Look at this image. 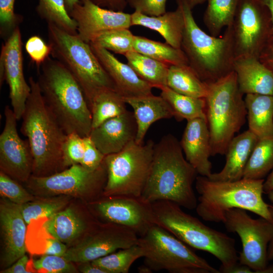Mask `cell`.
Listing matches in <instances>:
<instances>
[{"label":"cell","instance_id":"cell-1","mask_svg":"<svg viewBox=\"0 0 273 273\" xmlns=\"http://www.w3.org/2000/svg\"><path fill=\"white\" fill-rule=\"evenodd\" d=\"M198 175L184 157L179 141L168 134L155 144L151 167L142 197L151 203L166 200L188 209H195L198 201L193 184Z\"/></svg>","mask_w":273,"mask_h":273},{"label":"cell","instance_id":"cell-2","mask_svg":"<svg viewBox=\"0 0 273 273\" xmlns=\"http://www.w3.org/2000/svg\"><path fill=\"white\" fill-rule=\"evenodd\" d=\"M37 70L36 80L45 104L64 132L89 136L92 129L90 110L74 76L50 56Z\"/></svg>","mask_w":273,"mask_h":273},{"label":"cell","instance_id":"cell-3","mask_svg":"<svg viewBox=\"0 0 273 273\" xmlns=\"http://www.w3.org/2000/svg\"><path fill=\"white\" fill-rule=\"evenodd\" d=\"M31 92L22 115L21 133L33 158L32 175L44 176L64 169L62 148L67 134L45 104L37 80L29 77Z\"/></svg>","mask_w":273,"mask_h":273},{"label":"cell","instance_id":"cell-4","mask_svg":"<svg viewBox=\"0 0 273 273\" xmlns=\"http://www.w3.org/2000/svg\"><path fill=\"white\" fill-rule=\"evenodd\" d=\"M264 180L242 178L235 181H217L199 175L195 180L199 194L196 212L205 221L223 222L228 211L240 208L272 222L270 205L262 197Z\"/></svg>","mask_w":273,"mask_h":273},{"label":"cell","instance_id":"cell-5","mask_svg":"<svg viewBox=\"0 0 273 273\" xmlns=\"http://www.w3.org/2000/svg\"><path fill=\"white\" fill-rule=\"evenodd\" d=\"M152 205L156 224L189 247L215 257L221 263L220 272L225 273L239 262L234 238L205 225L174 202L161 200Z\"/></svg>","mask_w":273,"mask_h":273},{"label":"cell","instance_id":"cell-6","mask_svg":"<svg viewBox=\"0 0 273 273\" xmlns=\"http://www.w3.org/2000/svg\"><path fill=\"white\" fill-rule=\"evenodd\" d=\"M176 2L185 20L181 49L188 65L206 83L214 82L233 71L235 57L230 28L226 27L220 37L208 34L197 24L192 9L186 1Z\"/></svg>","mask_w":273,"mask_h":273},{"label":"cell","instance_id":"cell-7","mask_svg":"<svg viewBox=\"0 0 273 273\" xmlns=\"http://www.w3.org/2000/svg\"><path fill=\"white\" fill-rule=\"evenodd\" d=\"M207 84L205 99L211 155H225L235 133L246 121L247 111L244 95L239 89L234 71Z\"/></svg>","mask_w":273,"mask_h":273},{"label":"cell","instance_id":"cell-8","mask_svg":"<svg viewBox=\"0 0 273 273\" xmlns=\"http://www.w3.org/2000/svg\"><path fill=\"white\" fill-rule=\"evenodd\" d=\"M51 55L63 64L81 86L88 104L94 96L104 89L115 86L89 43L77 34H71L56 25L48 23Z\"/></svg>","mask_w":273,"mask_h":273},{"label":"cell","instance_id":"cell-9","mask_svg":"<svg viewBox=\"0 0 273 273\" xmlns=\"http://www.w3.org/2000/svg\"><path fill=\"white\" fill-rule=\"evenodd\" d=\"M138 244L144 251V264L153 272L220 273L190 247L157 224L139 237Z\"/></svg>","mask_w":273,"mask_h":273},{"label":"cell","instance_id":"cell-10","mask_svg":"<svg viewBox=\"0 0 273 273\" xmlns=\"http://www.w3.org/2000/svg\"><path fill=\"white\" fill-rule=\"evenodd\" d=\"M155 144L131 142L120 152L105 156L107 179L103 194L141 197L151 167Z\"/></svg>","mask_w":273,"mask_h":273},{"label":"cell","instance_id":"cell-11","mask_svg":"<svg viewBox=\"0 0 273 273\" xmlns=\"http://www.w3.org/2000/svg\"><path fill=\"white\" fill-rule=\"evenodd\" d=\"M107 179L104 160L95 170H88L79 164L48 176L32 175L27 180L28 188L39 195H65L97 200L103 194Z\"/></svg>","mask_w":273,"mask_h":273},{"label":"cell","instance_id":"cell-12","mask_svg":"<svg viewBox=\"0 0 273 273\" xmlns=\"http://www.w3.org/2000/svg\"><path fill=\"white\" fill-rule=\"evenodd\" d=\"M230 29L235 59L259 58L272 34L270 15L260 0H240Z\"/></svg>","mask_w":273,"mask_h":273},{"label":"cell","instance_id":"cell-13","mask_svg":"<svg viewBox=\"0 0 273 273\" xmlns=\"http://www.w3.org/2000/svg\"><path fill=\"white\" fill-rule=\"evenodd\" d=\"M229 232L239 236L242 249L239 262L254 273H262L268 265L267 250L273 238V223L262 217L252 218L247 211L234 208L228 211L223 222Z\"/></svg>","mask_w":273,"mask_h":273},{"label":"cell","instance_id":"cell-14","mask_svg":"<svg viewBox=\"0 0 273 273\" xmlns=\"http://www.w3.org/2000/svg\"><path fill=\"white\" fill-rule=\"evenodd\" d=\"M139 237L132 230L121 225L96 223L79 243L67 249L63 257L72 263L91 262L138 244Z\"/></svg>","mask_w":273,"mask_h":273},{"label":"cell","instance_id":"cell-15","mask_svg":"<svg viewBox=\"0 0 273 273\" xmlns=\"http://www.w3.org/2000/svg\"><path fill=\"white\" fill-rule=\"evenodd\" d=\"M89 205L95 215L105 222L130 228L139 237L156 224L152 203L142 196L103 195Z\"/></svg>","mask_w":273,"mask_h":273},{"label":"cell","instance_id":"cell-16","mask_svg":"<svg viewBox=\"0 0 273 273\" xmlns=\"http://www.w3.org/2000/svg\"><path fill=\"white\" fill-rule=\"evenodd\" d=\"M9 86L12 109L18 120L22 118L31 92L23 71L22 35L17 27L2 44L0 56V85Z\"/></svg>","mask_w":273,"mask_h":273},{"label":"cell","instance_id":"cell-17","mask_svg":"<svg viewBox=\"0 0 273 273\" xmlns=\"http://www.w3.org/2000/svg\"><path fill=\"white\" fill-rule=\"evenodd\" d=\"M5 121L0 135L1 171L14 179L27 182L33 174V158L28 140L17 131V119L12 109L6 106Z\"/></svg>","mask_w":273,"mask_h":273},{"label":"cell","instance_id":"cell-18","mask_svg":"<svg viewBox=\"0 0 273 273\" xmlns=\"http://www.w3.org/2000/svg\"><path fill=\"white\" fill-rule=\"evenodd\" d=\"M79 1L69 14L77 24L78 35L87 43L103 32L131 26L130 14L101 7L91 0Z\"/></svg>","mask_w":273,"mask_h":273},{"label":"cell","instance_id":"cell-19","mask_svg":"<svg viewBox=\"0 0 273 273\" xmlns=\"http://www.w3.org/2000/svg\"><path fill=\"white\" fill-rule=\"evenodd\" d=\"M27 223L20 205L3 198L0 203L1 262L4 269L25 255Z\"/></svg>","mask_w":273,"mask_h":273},{"label":"cell","instance_id":"cell-20","mask_svg":"<svg viewBox=\"0 0 273 273\" xmlns=\"http://www.w3.org/2000/svg\"><path fill=\"white\" fill-rule=\"evenodd\" d=\"M137 124L133 113L126 110L92 128L89 136L105 155L118 153L135 141Z\"/></svg>","mask_w":273,"mask_h":273},{"label":"cell","instance_id":"cell-21","mask_svg":"<svg viewBox=\"0 0 273 273\" xmlns=\"http://www.w3.org/2000/svg\"><path fill=\"white\" fill-rule=\"evenodd\" d=\"M89 43L112 80L116 91L123 98L152 94L151 85L142 79L127 63L120 61L111 52L94 43Z\"/></svg>","mask_w":273,"mask_h":273},{"label":"cell","instance_id":"cell-22","mask_svg":"<svg viewBox=\"0 0 273 273\" xmlns=\"http://www.w3.org/2000/svg\"><path fill=\"white\" fill-rule=\"evenodd\" d=\"M180 146L186 160L200 175L209 177L212 172L210 134L207 120L196 118L188 120Z\"/></svg>","mask_w":273,"mask_h":273},{"label":"cell","instance_id":"cell-23","mask_svg":"<svg viewBox=\"0 0 273 273\" xmlns=\"http://www.w3.org/2000/svg\"><path fill=\"white\" fill-rule=\"evenodd\" d=\"M258 138L248 129L234 136L225 153L223 168L208 177L217 181H235L243 178L244 172Z\"/></svg>","mask_w":273,"mask_h":273},{"label":"cell","instance_id":"cell-24","mask_svg":"<svg viewBox=\"0 0 273 273\" xmlns=\"http://www.w3.org/2000/svg\"><path fill=\"white\" fill-rule=\"evenodd\" d=\"M233 69L239 89L243 95H273V73L259 59H235Z\"/></svg>","mask_w":273,"mask_h":273},{"label":"cell","instance_id":"cell-25","mask_svg":"<svg viewBox=\"0 0 273 273\" xmlns=\"http://www.w3.org/2000/svg\"><path fill=\"white\" fill-rule=\"evenodd\" d=\"M123 99L133 110L138 128L135 142L138 144H143L147 132L153 123L160 119L174 117L170 105L161 96H156L152 94Z\"/></svg>","mask_w":273,"mask_h":273},{"label":"cell","instance_id":"cell-26","mask_svg":"<svg viewBox=\"0 0 273 273\" xmlns=\"http://www.w3.org/2000/svg\"><path fill=\"white\" fill-rule=\"evenodd\" d=\"M131 26H142L158 32L171 46L181 49L185 20L181 8L156 16H148L134 11L131 14Z\"/></svg>","mask_w":273,"mask_h":273},{"label":"cell","instance_id":"cell-27","mask_svg":"<svg viewBox=\"0 0 273 273\" xmlns=\"http://www.w3.org/2000/svg\"><path fill=\"white\" fill-rule=\"evenodd\" d=\"M96 223L83 218L73 209L67 208L47 218L43 227L49 234L65 244L86 234Z\"/></svg>","mask_w":273,"mask_h":273},{"label":"cell","instance_id":"cell-28","mask_svg":"<svg viewBox=\"0 0 273 273\" xmlns=\"http://www.w3.org/2000/svg\"><path fill=\"white\" fill-rule=\"evenodd\" d=\"M249 130L258 139L273 136V95L246 94Z\"/></svg>","mask_w":273,"mask_h":273},{"label":"cell","instance_id":"cell-29","mask_svg":"<svg viewBox=\"0 0 273 273\" xmlns=\"http://www.w3.org/2000/svg\"><path fill=\"white\" fill-rule=\"evenodd\" d=\"M167 86L177 93L198 98L205 99L208 92L207 83L189 65L170 66Z\"/></svg>","mask_w":273,"mask_h":273},{"label":"cell","instance_id":"cell-30","mask_svg":"<svg viewBox=\"0 0 273 273\" xmlns=\"http://www.w3.org/2000/svg\"><path fill=\"white\" fill-rule=\"evenodd\" d=\"M126 104L123 97L115 89H104L98 92L88 103L92 128L125 112Z\"/></svg>","mask_w":273,"mask_h":273},{"label":"cell","instance_id":"cell-31","mask_svg":"<svg viewBox=\"0 0 273 273\" xmlns=\"http://www.w3.org/2000/svg\"><path fill=\"white\" fill-rule=\"evenodd\" d=\"M124 56L127 63L153 88L161 89L167 86L169 66L135 51L128 52Z\"/></svg>","mask_w":273,"mask_h":273},{"label":"cell","instance_id":"cell-32","mask_svg":"<svg viewBox=\"0 0 273 273\" xmlns=\"http://www.w3.org/2000/svg\"><path fill=\"white\" fill-rule=\"evenodd\" d=\"M134 51L141 53L169 66L188 65L187 58L181 49L169 44L150 39L145 37L134 35L133 43Z\"/></svg>","mask_w":273,"mask_h":273},{"label":"cell","instance_id":"cell-33","mask_svg":"<svg viewBox=\"0 0 273 273\" xmlns=\"http://www.w3.org/2000/svg\"><path fill=\"white\" fill-rule=\"evenodd\" d=\"M161 96L169 104L177 121L196 118L206 119L204 98L192 97L177 93L165 86L160 89ZM207 120V119H206Z\"/></svg>","mask_w":273,"mask_h":273},{"label":"cell","instance_id":"cell-34","mask_svg":"<svg viewBox=\"0 0 273 273\" xmlns=\"http://www.w3.org/2000/svg\"><path fill=\"white\" fill-rule=\"evenodd\" d=\"M273 168V136L258 139L243 178L264 179Z\"/></svg>","mask_w":273,"mask_h":273},{"label":"cell","instance_id":"cell-35","mask_svg":"<svg viewBox=\"0 0 273 273\" xmlns=\"http://www.w3.org/2000/svg\"><path fill=\"white\" fill-rule=\"evenodd\" d=\"M203 20L210 34L217 36L230 26L235 17L240 0H207Z\"/></svg>","mask_w":273,"mask_h":273},{"label":"cell","instance_id":"cell-36","mask_svg":"<svg viewBox=\"0 0 273 273\" xmlns=\"http://www.w3.org/2000/svg\"><path fill=\"white\" fill-rule=\"evenodd\" d=\"M144 255L138 244L119 249L107 255L94 260L92 263L107 273H128L132 264Z\"/></svg>","mask_w":273,"mask_h":273},{"label":"cell","instance_id":"cell-37","mask_svg":"<svg viewBox=\"0 0 273 273\" xmlns=\"http://www.w3.org/2000/svg\"><path fill=\"white\" fill-rule=\"evenodd\" d=\"M36 11L47 24H53L69 33L77 34V24L67 11L64 0H38Z\"/></svg>","mask_w":273,"mask_h":273},{"label":"cell","instance_id":"cell-38","mask_svg":"<svg viewBox=\"0 0 273 273\" xmlns=\"http://www.w3.org/2000/svg\"><path fill=\"white\" fill-rule=\"evenodd\" d=\"M134 35L129 28H120L103 32L89 43L100 46L110 52L125 55L134 51Z\"/></svg>","mask_w":273,"mask_h":273},{"label":"cell","instance_id":"cell-39","mask_svg":"<svg viewBox=\"0 0 273 273\" xmlns=\"http://www.w3.org/2000/svg\"><path fill=\"white\" fill-rule=\"evenodd\" d=\"M67 203V200L63 197L33 200L20 205L22 216L29 224L39 218H49L62 210Z\"/></svg>","mask_w":273,"mask_h":273},{"label":"cell","instance_id":"cell-40","mask_svg":"<svg viewBox=\"0 0 273 273\" xmlns=\"http://www.w3.org/2000/svg\"><path fill=\"white\" fill-rule=\"evenodd\" d=\"M17 181L18 180L1 171V195L18 205L35 200L34 197Z\"/></svg>","mask_w":273,"mask_h":273},{"label":"cell","instance_id":"cell-41","mask_svg":"<svg viewBox=\"0 0 273 273\" xmlns=\"http://www.w3.org/2000/svg\"><path fill=\"white\" fill-rule=\"evenodd\" d=\"M34 269L37 272L72 273L77 270L72 262L63 256L43 254L38 259L33 261Z\"/></svg>","mask_w":273,"mask_h":273},{"label":"cell","instance_id":"cell-42","mask_svg":"<svg viewBox=\"0 0 273 273\" xmlns=\"http://www.w3.org/2000/svg\"><path fill=\"white\" fill-rule=\"evenodd\" d=\"M83 138L75 133L67 134L62 148L63 166L65 169L80 164L83 157Z\"/></svg>","mask_w":273,"mask_h":273},{"label":"cell","instance_id":"cell-43","mask_svg":"<svg viewBox=\"0 0 273 273\" xmlns=\"http://www.w3.org/2000/svg\"><path fill=\"white\" fill-rule=\"evenodd\" d=\"M15 0H0V34L6 40L19 27L22 16L15 12Z\"/></svg>","mask_w":273,"mask_h":273},{"label":"cell","instance_id":"cell-44","mask_svg":"<svg viewBox=\"0 0 273 273\" xmlns=\"http://www.w3.org/2000/svg\"><path fill=\"white\" fill-rule=\"evenodd\" d=\"M25 51L37 69L51 54V48L49 43L39 36L29 37L25 44Z\"/></svg>","mask_w":273,"mask_h":273},{"label":"cell","instance_id":"cell-45","mask_svg":"<svg viewBox=\"0 0 273 273\" xmlns=\"http://www.w3.org/2000/svg\"><path fill=\"white\" fill-rule=\"evenodd\" d=\"M84 152L80 165L89 170H95L103 163L105 156L96 147L90 138H83Z\"/></svg>","mask_w":273,"mask_h":273},{"label":"cell","instance_id":"cell-46","mask_svg":"<svg viewBox=\"0 0 273 273\" xmlns=\"http://www.w3.org/2000/svg\"><path fill=\"white\" fill-rule=\"evenodd\" d=\"M167 0H127L135 11L148 16H159L166 12Z\"/></svg>","mask_w":273,"mask_h":273},{"label":"cell","instance_id":"cell-47","mask_svg":"<svg viewBox=\"0 0 273 273\" xmlns=\"http://www.w3.org/2000/svg\"><path fill=\"white\" fill-rule=\"evenodd\" d=\"M258 59L273 73V34L267 40Z\"/></svg>","mask_w":273,"mask_h":273},{"label":"cell","instance_id":"cell-48","mask_svg":"<svg viewBox=\"0 0 273 273\" xmlns=\"http://www.w3.org/2000/svg\"><path fill=\"white\" fill-rule=\"evenodd\" d=\"M67 250V248L64 243L50 235L43 254L63 256Z\"/></svg>","mask_w":273,"mask_h":273},{"label":"cell","instance_id":"cell-49","mask_svg":"<svg viewBox=\"0 0 273 273\" xmlns=\"http://www.w3.org/2000/svg\"><path fill=\"white\" fill-rule=\"evenodd\" d=\"M29 260L28 256L24 255L8 267L2 270L1 273H31L32 271L28 268Z\"/></svg>","mask_w":273,"mask_h":273},{"label":"cell","instance_id":"cell-50","mask_svg":"<svg viewBox=\"0 0 273 273\" xmlns=\"http://www.w3.org/2000/svg\"><path fill=\"white\" fill-rule=\"evenodd\" d=\"M97 5L115 11L123 12L126 5L127 0H91Z\"/></svg>","mask_w":273,"mask_h":273},{"label":"cell","instance_id":"cell-51","mask_svg":"<svg viewBox=\"0 0 273 273\" xmlns=\"http://www.w3.org/2000/svg\"><path fill=\"white\" fill-rule=\"evenodd\" d=\"M79 269L83 273H107L105 270L93 264L92 262L80 263Z\"/></svg>","mask_w":273,"mask_h":273},{"label":"cell","instance_id":"cell-52","mask_svg":"<svg viewBox=\"0 0 273 273\" xmlns=\"http://www.w3.org/2000/svg\"><path fill=\"white\" fill-rule=\"evenodd\" d=\"M225 273H254V271L247 265L239 262L228 269Z\"/></svg>","mask_w":273,"mask_h":273},{"label":"cell","instance_id":"cell-53","mask_svg":"<svg viewBox=\"0 0 273 273\" xmlns=\"http://www.w3.org/2000/svg\"><path fill=\"white\" fill-rule=\"evenodd\" d=\"M264 193H268L273 190V168L268 174L263 184Z\"/></svg>","mask_w":273,"mask_h":273},{"label":"cell","instance_id":"cell-54","mask_svg":"<svg viewBox=\"0 0 273 273\" xmlns=\"http://www.w3.org/2000/svg\"><path fill=\"white\" fill-rule=\"evenodd\" d=\"M269 210L272 217V222L273 223V205H270ZM267 258L268 261L273 260V238L270 242L268 247Z\"/></svg>","mask_w":273,"mask_h":273},{"label":"cell","instance_id":"cell-55","mask_svg":"<svg viewBox=\"0 0 273 273\" xmlns=\"http://www.w3.org/2000/svg\"><path fill=\"white\" fill-rule=\"evenodd\" d=\"M260 1L269 10L272 25V33L273 34V0H260Z\"/></svg>","mask_w":273,"mask_h":273},{"label":"cell","instance_id":"cell-56","mask_svg":"<svg viewBox=\"0 0 273 273\" xmlns=\"http://www.w3.org/2000/svg\"><path fill=\"white\" fill-rule=\"evenodd\" d=\"M66 8L68 13L72 10L74 6L80 2L79 0H64Z\"/></svg>","mask_w":273,"mask_h":273},{"label":"cell","instance_id":"cell-57","mask_svg":"<svg viewBox=\"0 0 273 273\" xmlns=\"http://www.w3.org/2000/svg\"><path fill=\"white\" fill-rule=\"evenodd\" d=\"M190 8L193 9L196 6L203 4L207 0H185Z\"/></svg>","mask_w":273,"mask_h":273},{"label":"cell","instance_id":"cell-58","mask_svg":"<svg viewBox=\"0 0 273 273\" xmlns=\"http://www.w3.org/2000/svg\"><path fill=\"white\" fill-rule=\"evenodd\" d=\"M139 273H152V270L146 265L143 264L140 266L138 268Z\"/></svg>","mask_w":273,"mask_h":273},{"label":"cell","instance_id":"cell-59","mask_svg":"<svg viewBox=\"0 0 273 273\" xmlns=\"http://www.w3.org/2000/svg\"><path fill=\"white\" fill-rule=\"evenodd\" d=\"M262 273H273V263L268 265Z\"/></svg>","mask_w":273,"mask_h":273},{"label":"cell","instance_id":"cell-60","mask_svg":"<svg viewBox=\"0 0 273 273\" xmlns=\"http://www.w3.org/2000/svg\"><path fill=\"white\" fill-rule=\"evenodd\" d=\"M269 200L273 204V190L267 193Z\"/></svg>","mask_w":273,"mask_h":273}]
</instances>
